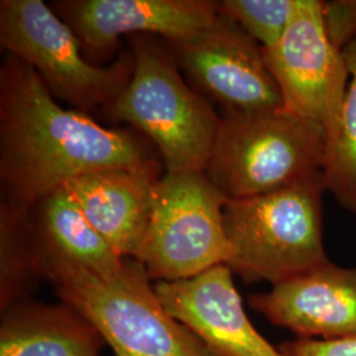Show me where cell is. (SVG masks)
<instances>
[{
	"instance_id": "1",
	"label": "cell",
	"mask_w": 356,
	"mask_h": 356,
	"mask_svg": "<svg viewBox=\"0 0 356 356\" xmlns=\"http://www.w3.org/2000/svg\"><path fill=\"white\" fill-rule=\"evenodd\" d=\"M152 160L159 157L143 135L65 108L29 65L6 53L0 66L1 202L31 210L73 178Z\"/></svg>"
},
{
	"instance_id": "2",
	"label": "cell",
	"mask_w": 356,
	"mask_h": 356,
	"mask_svg": "<svg viewBox=\"0 0 356 356\" xmlns=\"http://www.w3.org/2000/svg\"><path fill=\"white\" fill-rule=\"evenodd\" d=\"M42 273L60 300L98 329L114 356H218L166 312L135 259H124L115 273L98 275L42 254Z\"/></svg>"
},
{
	"instance_id": "3",
	"label": "cell",
	"mask_w": 356,
	"mask_h": 356,
	"mask_svg": "<svg viewBox=\"0 0 356 356\" xmlns=\"http://www.w3.org/2000/svg\"><path fill=\"white\" fill-rule=\"evenodd\" d=\"M131 51V81L104 113L139 131L159 152L166 173L204 172L220 116L185 82L165 41L135 36Z\"/></svg>"
},
{
	"instance_id": "4",
	"label": "cell",
	"mask_w": 356,
	"mask_h": 356,
	"mask_svg": "<svg viewBox=\"0 0 356 356\" xmlns=\"http://www.w3.org/2000/svg\"><path fill=\"white\" fill-rule=\"evenodd\" d=\"M323 173L293 186L225 206L232 257L244 282L291 280L330 261L323 244Z\"/></svg>"
},
{
	"instance_id": "5",
	"label": "cell",
	"mask_w": 356,
	"mask_h": 356,
	"mask_svg": "<svg viewBox=\"0 0 356 356\" xmlns=\"http://www.w3.org/2000/svg\"><path fill=\"white\" fill-rule=\"evenodd\" d=\"M326 131L284 110L223 114L206 176L227 200L293 186L322 173Z\"/></svg>"
},
{
	"instance_id": "6",
	"label": "cell",
	"mask_w": 356,
	"mask_h": 356,
	"mask_svg": "<svg viewBox=\"0 0 356 356\" xmlns=\"http://www.w3.org/2000/svg\"><path fill=\"white\" fill-rule=\"evenodd\" d=\"M0 45L29 65L56 101L85 114L104 111L134 73L131 49L108 66L90 63L73 29L42 0L0 1Z\"/></svg>"
},
{
	"instance_id": "7",
	"label": "cell",
	"mask_w": 356,
	"mask_h": 356,
	"mask_svg": "<svg viewBox=\"0 0 356 356\" xmlns=\"http://www.w3.org/2000/svg\"><path fill=\"white\" fill-rule=\"evenodd\" d=\"M229 200L204 172L166 173L154 188L149 223L135 260L149 279H191L229 263L223 210Z\"/></svg>"
},
{
	"instance_id": "8",
	"label": "cell",
	"mask_w": 356,
	"mask_h": 356,
	"mask_svg": "<svg viewBox=\"0 0 356 356\" xmlns=\"http://www.w3.org/2000/svg\"><path fill=\"white\" fill-rule=\"evenodd\" d=\"M264 56L282 110L317 123L327 138L337 127L350 74L325 28L322 1L297 0L286 32Z\"/></svg>"
},
{
	"instance_id": "9",
	"label": "cell",
	"mask_w": 356,
	"mask_h": 356,
	"mask_svg": "<svg viewBox=\"0 0 356 356\" xmlns=\"http://www.w3.org/2000/svg\"><path fill=\"white\" fill-rule=\"evenodd\" d=\"M166 44L193 89L222 106L225 114L282 110L264 49L229 16L219 13L202 33Z\"/></svg>"
},
{
	"instance_id": "10",
	"label": "cell",
	"mask_w": 356,
	"mask_h": 356,
	"mask_svg": "<svg viewBox=\"0 0 356 356\" xmlns=\"http://www.w3.org/2000/svg\"><path fill=\"white\" fill-rule=\"evenodd\" d=\"M51 6L94 65L113 56L120 38L185 41L213 26L219 16V1L214 0H60Z\"/></svg>"
},
{
	"instance_id": "11",
	"label": "cell",
	"mask_w": 356,
	"mask_h": 356,
	"mask_svg": "<svg viewBox=\"0 0 356 356\" xmlns=\"http://www.w3.org/2000/svg\"><path fill=\"white\" fill-rule=\"evenodd\" d=\"M166 312L218 356H285L256 330L243 306L232 270L219 264L184 280L156 281Z\"/></svg>"
},
{
	"instance_id": "12",
	"label": "cell",
	"mask_w": 356,
	"mask_h": 356,
	"mask_svg": "<svg viewBox=\"0 0 356 356\" xmlns=\"http://www.w3.org/2000/svg\"><path fill=\"white\" fill-rule=\"evenodd\" d=\"M254 312L304 339L356 335V267L327 261L291 280L252 294Z\"/></svg>"
},
{
	"instance_id": "13",
	"label": "cell",
	"mask_w": 356,
	"mask_h": 356,
	"mask_svg": "<svg viewBox=\"0 0 356 356\" xmlns=\"http://www.w3.org/2000/svg\"><path fill=\"white\" fill-rule=\"evenodd\" d=\"M164 172L161 160H152L90 172L65 186L115 254L135 259L149 223L156 184Z\"/></svg>"
},
{
	"instance_id": "14",
	"label": "cell",
	"mask_w": 356,
	"mask_h": 356,
	"mask_svg": "<svg viewBox=\"0 0 356 356\" xmlns=\"http://www.w3.org/2000/svg\"><path fill=\"white\" fill-rule=\"evenodd\" d=\"M101 332L74 307L23 300L1 312L0 356H102Z\"/></svg>"
},
{
	"instance_id": "15",
	"label": "cell",
	"mask_w": 356,
	"mask_h": 356,
	"mask_svg": "<svg viewBox=\"0 0 356 356\" xmlns=\"http://www.w3.org/2000/svg\"><path fill=\"white\" fill-rule=\"evenodd\" d=\"M41 254H51L98 275L119 270L124 259L115 254L90 223L67 186H61L32 210Z\"/></svg>"
},
{
	"instance_id": "16",
	"label": "cell",
	"mask_w": 356,
	"mask_h": 356,
	"mask_svg": "<svg viewBox=\"0 0 356 356\" xmlns=\"http://www.w3.org/2000/svg\"><path fill=\"white\" fill-rule=\"evenodd\" d=\"M31 210L8 202L0 204L1 312L31 298L44 280L42 254Z\"/></svg>"
},
{
	"instance_id": "17",
	"label": "cell",
	"mask_w": 356,
	"mask_h": 356,
	"mask_svg": "<svg viewBox=\"0 0 356 356\" xmlns=\"http://www.w3.org/2000/svg\"><path fill=\"white\" fill-rule=\"evenodd\" d=\"M348 86L337 127L326 138L323 181L338 204L356 216V38L343 49Z\"/></svg>"
},
{
	"instance_id": "18",
	"label": "cell",
	"mask_w": 356,
	"mask_h": 356,
	"mask_svg": "<svg viewBox=\"0 0 356 356\" xmlns=\"http://www.w3.org/2000/svg\"><path fill=\"white\" fill-rule=\"evenodd\" d=\"M297 0H223L219 13L229 16L263 48L279 44L292 20Z\"/></svg>"
},
{
	"instance_id": "19",
	"label": "cell",
	"mask_w": 356,
	"mask_h": 356,
	"mask_svg": "<svg viewBox=\"0 0 356 356\" xmlns=\"http://www.w3.org/2000/svg\"><path fill=\"white\" fill-rule=\"evenodd\" d=\"M322 17L327 35L338 49L356 38V0L322 1Z\"/></svg>"
},
{
	"instance_id": "20",
	"label": "cell",
	"mask_w": 356,
	"mask_h": 356,
	"mask_svg": "<svg viewBox=\"0 0 356 356\" xmlns=\"http://www.w3.org/2000/svg\"><path fill=\"white\" fill-rule=\"evenodd\" d=\"M277 347L285 356H356V335L329 341L297 338Z\"/></svg>"
}]
</instances>
